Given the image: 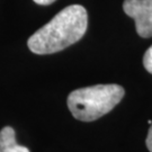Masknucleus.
Returning a JSON list of instances; mask_svg holds the SVG:
<instances>
[{"label": "nucleus", "instance_id": "5", "mask_svg": "<svg viewBox=\"0 0 152 152\" xmlns=\"http://www.w3.org/2000/svg\"><path fill=\"white\" fill-rule=\"evenodd\" d=\"M143 65L147 69L148 72H150L152 75V45L147 50V52L144 53V56H143Z\"/></svg>", "mask_w": 152, "mask_h": 152}, {"label": "nucleus", "instance_id": "4", "mask_svg": "<svg viewBox=\"0 0 152 152\" xmlns=\"http://www.w3.org/2000/svg\"><path fill=\"white\" fill-rule=\"evenodd\" d=\"M0 152H29L26 147L19 145L16 141V133L11 126L0 131Z\"/></svg>", "mask_w": 152, "mask_h": 152}, {"label": "nucleus", "instance_id": "2", "mask_svg": "<svg viewBox=\"0 0 152 152\" xmlns=\"http://www.w3.org/2000/svg\"><path fill=\"white\" fill-rule=\"evenodd\" d=\"M124 94V88L120 85H96L72 91L66 103L77 120L92 122L109 113Z\"/></svg>", "mask_w": 152, "mask_h": 152}, {"label": "nucleus", "instance_id": "6", "mask_svg": "<svg viewBox=\"0 0 152 152\" xmlns=\"http://www.w3.org/2000/svg\"><path fill=\"white\" fill-rule=\"evenodd\" d=\"M145 143H147V148L149 149V151L152 152V124H151V126H150L149 132H148V136H147V141H145Z\"/></svg>", "mask_w": 152, "mask_h": 152}, {"label": "nucleus", "instance_id": "7", "mask_svg": "<svg viewBox=\"0 0 152 152\" xmlns=\"http://www.w3.org/2000/svg\"><path fill=\"white\" fill-rule=\"evenodd\" d=\"M55 0H34V2H36L38 5H42V6H48L53 4Z\"/></svg>", "mask_w": 152, "mask_h": 152}, {"label": "nucleus", "instance_id": "1", "mask_svg": "<svg viewBox=\"0 0 152 152\" xmlns=\"http://www.w3.org/2000/svg\"><path fill=\"white\" fill-rule=\"evenodd\" d=\"M87 26V10L80 5L68 6L34 33L27 45L35 54L56 53L78 42L85 35Z\"/></svg>", "mask_w": 152, "mask_h": 152}, {"label": "nucleus", "instance_id": "3", "mask_svg": "<svg viewBox=\"0 0 152 152\" xmlns=\"http://www.w3.org/2000/svg\"><path fill=\"white\" fill-rule=\"evenodd\" d=\"M124 12L135 22L141 37H152V0H124Z\"/></svg>", "mask_w": 152, "mask_h": 152}]
</instances>
